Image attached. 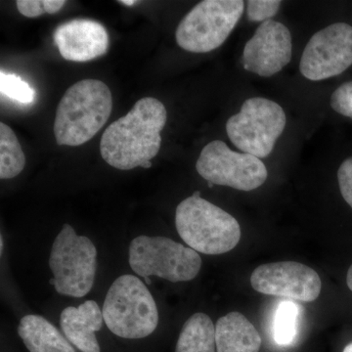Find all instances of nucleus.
<instances>
[{
	"label": "nucleus",
	"instance_id": "1",
	"mask_svg": "<svg viewBox=\"0 0 352 352\" xmlns=\"http://www.w3.org/2000/svg\"><path fill=\"white\" fill-rule=\"evenodd\" d=\"M168 112L161 101L144 97L129 113L106 129L100 141L104 161L120 170L150 168L161 149V132Z\"/></svg>",
	"mask_w": 352,
	"mask_h": 352
},
{
	"label": "nucleus",
	"instance_id": "2",
	"mask_svg": "<svg viewBox=\"0 0 352 352\" xmlns=\"http://www.w3.org/2000/svg\"><path fill=\"white\" fill-rule=\"evenodd\" d=\"M112 110V92L105 82H76L58 104L53 126L57 144L75 147L88 142L105 126Z\"/></svg>",
	"mask_w": 352,
	"mask_h": 352
},
{
	"label": "nucleus",
	"instance_id": "3",
	"mask_svg": "<svg viewBox=\"0 0 352 352\" xmlns=\"http://www.w3.org/2000/svg\"><path fill=\"white\" fill-rule=\"evenodd\" d=\"M175 226L191 249L208 256L232 251L239 244V222L221 208L201 198L196 191L176 208Z\"/></svg>",
	"mask_w": 352,
	"mask_h": 352
},
{
	"label": "nucleus",
	"instance_id": "4",
	"mask_svg": "<svg viewBox=\"0 0 352 352\" xmlns=\"http://www.w3.org/2000/svg\"><path fill=\"white\" fill-rule=\"evenodd\" d=\"M102 312L109 330L122 339H143L154 333L159 324L152 294L134 275H122L113 281Z\"/></svg>",
	"mask_w": 352,
	"mask_h": 352
},
{
	"label": "nucleus",
	"instance_id": "5",
	"mask_svg": "<svg viewBox=\"0 0 352 352\" xmlns=\"http://www.w3.org/2000/svg\"><path fill=\"white\" fill-rule=\"evenodd\" d=\"M50 267L58 294L82 298L94 285L96 248L89 238L78 236L73 227L65 223L51 248Z\"/></svg>",
	"mask_w": 352,
	"mask_h": 352
},
{
	"label": "nucleus",
	"instance_id": "6",
	"mask_svg": "<svg viewBox=\"0 0 352 352\" xmlns=\"http://www.w3.org/2000/svg\"><path fill=\"white\" fill-rule=\"evenodd\" d=\"M129 261L139 276H157L173 283L195 279L201 267L198 252L161 236L142 235L132 240Z\"/></svg>",
	"mask_w": 352,
	"mask_h": 352
},
{
	"label": "nucleus",
	"instance_id": "7",
	"mask_svg": "<svg viewBox=\"0 0 352 352\" xmlns=\"http://www.w3.org/2000/svg\"><path fill=\"white\" fill-rule=\"evenodd\" d=\"M245 2L242 0H204L178 25L176 43L192 53H208L221 46L238 24Z\"/></svg>",
	"mask_w": 352,
	"mask_h": 352
},
{
	"label": "nucleus",
	"instance_id": "8",
	"mask_svg": "<svg viewBox=\"0 0 352 352\" xmlns=\"http://www.w3.org/2000/svg\"><path fill=\"white\" fill-rule=\"evenodd\" d=\"M286 124V113L279 104L252 97L244 102L239 113L227 120L226 132L241 151L264 159L272 153Z\"/></svg>",
	"mask_w": 352,
	"mask_h": 352
},
{
	"label": "nucleus",
	"instance_id": "9",
	"mask_svg": "<svg viewBox=\"0 0 352 352\" xmlns=\"http://www.w3.org/2000/svg\"><path fill=\"white\" fill-rule=\"evenodd\" d=\"M196 170L214 185L247 192L261 187L268 177L267 168L261 159L232 151L220 140L212 141L204 147Z\"/></svg>",
	"mask_w": 352,
	"mask_h": 352
},
{
	"label": "nucleus",
	"instance_id": "10",
	"mask_svg": "<svg viewBox=\"0 0 352 352\" xmlns=\"http://www.w3.org/2000/svg\"><path fill=\"white\" fill-rule=\"evenodd\" d=\"M352 66V27L336 23L309 39L300 62L302 75L312 82L339 76Z\"/></svg>",
	"mask_w": 352,
	"mask_h": 352
},
{
	"label": "nucleus",
	"instance_id": "11",
	"mask_svg": "<svg viewBox=\"0 0 352 352\" xmlns=\"http://www.w3.org/2000/svg\"><path fill=\"white\" fill-rule=\"evenodd\" d=\"M251 285L263 295L281 296L298 302H314L321 292L318 273L305 264L281 261L263 264L252 272Z\"/></svg>",
	"mask_w": 352,
	"mask_h": 352
},
{
	"label": "nucleus",
	"instance_id": "12",
	"mask_svg": "<svg viewBox=\"0 0 352 352\" xmlns=\"http://www.w3.org/2000/svg\"><path fill=\"white\" fill-rule=\"evenodd\" d=\"M293 39L286 25L274 20L261 23L245 43L243 65L245 71L263 78L279 73L291 62Z\"/></svg>",
	"mask_w": 352,
	"mask_h": 352
},
{
	"label": "nucleus",
	"instance_id": "13",
	"mask_svg": "<svg viewBox=\"0 0 352 352\" xmlns=\"http://www.w3.org/2000/svg\"><path fill=\"white\" fill-rule=\"evenodd\" d=\"M53 39L67 61H91L105 55L109 48L107 30L94 20L68 21L55 30Z\"/></svg>",
	"mask_w": 352,
	"mask_h": 352
},
{
	"label": "nucleus",
	"instance_id": "14",
	"mask_svg": "<svg viewBox=\"0 0 352 352\" xmlns=\"http://www.w3.org/2000/svg\"><path fill=\"white\" fill-rule=\"evenodd\" d=\"M103 312L94 300H87L78 307L65 308L60 326L65 337L82 352H100L95 333L103 326Z\"/></svg>",
	"mask_w": 352,
	"mask_h": 352
},
{
	"label": "nucleus",
	"instance_id": "15",
	"mask_svg": "<svg viewBox=\"0 0 352 352\" xmlns=\"http://www.w3.org/2000/svg\"><path fill=\"white\" fill-rule=\"evenodd\" d=\"M217 352H259L261 337L249 319L240 312H230L215 325Z\"/></svg>",
	"mask_w": 352,
	"mask_h": 352
},
{
	"label": "nucleus",
	"instance_id": "16",
	"mask_svg": "<svg viewBox=\"0 0 352 352\" xmlns=\"http://www.w3.org/2000/svg\"><path fill=\"white\" fill-rule=\"evenodd\" d=\"M18 333L30 352H76L67 338L39 315L23 317Z\"/></svg>",
	"mask_w": 352,
	"mask_h": 352
},
{
	"label": "nucleus",
	"instance_id": "17",
	"mask_svg": "<svg viewBox=\"0 0 352 352\" xmlns=\"http://www.w3.org/2000/svg\"><path fill=\"white\" fill-rule=\"evenodd\" d=\"M175 352H217L215 326L210 316L198 312L185 322Z\"/></svg>",
	"mask_w": 352,
	"mask_h": 352
},
{
	"label": "nucleus",
	"instance_id": "18",
	"mask_svg": "<svg viewBox=\"0 0 352 352\" xmlns=\"http://www.w3.org/2000/svg\"><path fill=\"white\" fill-rule=\"evenodd\" d=\"M25 157L15 132L0 124V178L11 179L24 170Z\"/></svg>",
	"mask_w": 352,
	"mask_h": 352
},
{
	"label": "nucleus",
	"instance_id": "19",
	"mask_svg": "<svg viewBox=\"0 0 352 352\" xmlns=\"http://www.w3.org/2000/svg\"><path fill=\"white\" fill-rule=\"evenodd\" d=\"M300 309L292 302H281L275 315L274 340L280 346H288L295 340Z\"/></svg>",
	"mask_w": 352,
	"mask_h": 352
},
{
	"label": "nucleus",
	"instance_id": "20",
	"mask_svg": "<svg viewBox=\"0 0 352 352\" xmlns=\"http://www.w3.org/2000/svg\"><path fill=\"white\" fill-rule=\"evenodd\" d=\"M0 91L3 96L23 105H31L36 101V90L15 74L1 71Z\"/></svg>",
	"mask_w": 352,
	"mask_h": 352
},
{
	"label": "nucleus",
	"instance_id": "21",
	"mask_svg": "<svg viewBox=\"0 0 352 352\" xmlns=\"http://www.w3.org/2000/svg\"><path fill=\"white\" fill-rule=\"evenodd\" d=\"M18 11L28 18H36L43 14L59 12L66 1L65 0H18Z\"/></svg>",
	"mask_w": 352,
	"mask_h": 352
},
{
	"label": "nucleus",
	"instance_id": "22",
	"mask_svg": "<svg viewBox=\"0 0 352 352\" xmlns=\"http://www.w3.org/2000/svg\"><path fill=\"white\" fill-rule=\"evenodd\" d=\"M281 1L278 0H249L247 16L251 22H265L276 15Z\"/></svg>",
	"mask_w": 352,
	"mask_h": 352
},
{
	"label": "nucleus",
	"instance_id": "23",
	"mask_svg": "<svg viewBox=\"0 0 352 352\" xmlns=\"http://www.w3.org/2000/svg\"><path fill=\"white\" fill-rule=\"evenodd\" d=\"M331 107L340 115L352 119V82L344 83L333 92Z\"/></svg>",
	"mask_w": 352,
	"mask_h": 352
},
{
	"label": "nucleus",
	"instance_id": "24",
	"mask_svg": "<svg viewBox=\"0 0 352 352\" xmlns=\"http://www.w3.org/2000/svg\"><path fill=\"white\" fill-rule=\"evenodd\" d=\"M338 180L342 198L352 208V157L340 164Z\"/></svg>",
	"mask_w": 352,
	"mask_h": 352
},
{
	"label": "nucleus",
	"instance_id": "25",
	"mask_svg": "<svg viewBox=\"0 0 352 352\" xmlns=\"http://www.w3.org/2000/svg\"><path fill=\"white\" fill-rule=\"evenodd\" d=\"M346 283L349 289L352 292V265L349 267V272H347Z\"/></svg>",
	"mask_w": 352,
	"mask_h": 352
},
{
	"label": "nucleus",
	"instance_id": "26",
	"mask_svg": "<svg viewBox=\"0 0 352 352\" xmlns=\"http://www.w3.org/2000/svg\"><path fill=\"white\" fill-rule=\"evenodd\" d=\"M119 2L126 6H134V4L138 3V1H135V0H122V1Z\"/></svg>",
	"mask_w": 352,
	"mask_h": 352
},
{
	"label": "nucleus",
	"instance_id": "27",
	"mask_svg": "<svg viewBox=\"0 0 352 352\" xmlns=\"http://www.w3.org/2000/svg\"><path fill=\"white\" fill-rule=\"evenodd\" d=\"M342 352H352V342L351 344H347Z\"/></svg>",
	"mask_w": 352,
	"mask_h": 352
},
{
	"label": "nucleus",
	"instance_id": "28",
	"mask_svg": "<svg viewBox=\"0 0 352 352\" xmlns=\"http://www.w3.org/2000/svg\"><path fill=\"white\" fill-rule=\"evenodd\" d=\"M2 251H3V238L0 237V252L2 254Z\"/></svg>",
	"mask_w": 352,
	"mask_h": 352
},
{
	"label": "nucleus",
	"instance_id": "29",
	"mask_svg": "<svg viewBox=\"0 0 352 352\" xmlns=\"http://www.w3.org/2000/svg\"><path fill=\"white\" fill-rule=\"evenodd\" d=\"M145 284L147 285V286H149V285L152 284L151 279H150L149 277H145Z\"/></svg>",
	"mask_w": 352,
	"mask_h": 352
},
{
	"label": "nucleus",
	"instance_id": "30",
	"mask_svg": "<svg viewBox=\"0 0 352 352\" xmlns=\"http://www.w3.org/2000/svg\"><path fill=\"white\" fill-rule=\"evenodd\" d=\"M208 187H210V188H212V186H214V184H212V183H210V182H208Z\"/></svg>",
	"mask_w": 352,
	"mask_h": 352
}]
</instances>
